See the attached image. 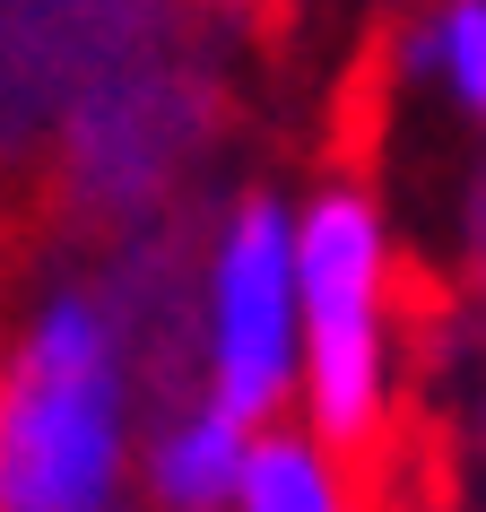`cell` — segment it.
Listing matches in <instances>:
<instances>
[{
  "label": "cell",
  "mask_w": 486,
  "mask_h": 512,
  "mask_svg": "<svg viewBox=\"0 0 486 512\" xmlns=\"http://www.w3.org/2000/svg\"><path fill=\"white\" fill-rule=\"evenodd\" d=\"M226 512H356L348 452H330L296 417H270V426H252V452H243Z\"/></svg>",
  "instance_id": "5"
},
{
  "label": "cell",
  "mask_w": 486,
  "mask_h": 512,
  "mask_svg": "<svg viewBox=\"0 0 486 512\" xmlns=\"http://www.w3.org/2000/svg\"><path fill=\"white\" fill-rule=\"evenodd\" d=\"M191 356H200V400L235 408L243 426H270L296 408V252H287L278 191H243L209 226Z\"/></svg>",
  "instance_id": "3"
},
{
  "label": "cell",
  "mask_w": 486,
  "mask_h": 512,
  "mask_svg": "<svg viewBox=\"0 0 486 512\" xmlns=\"http://www.w3.org/2000/svg\"><path fill=\"white\" fill-rule=\"evenodd\" d=\"M408 87L434 96L452 122H478L486 113V0H426L400 35Z\"/></svg>",
  "instance_id": "6"
},
{
  "label": "cell",
  "mask_w": 486,
  "mask_h": 512,
  "mask_svg": "<svg viewBox=\"0 0 486 512\" xmlns=\"http://www.w3.org/2000/svg\"><path fill=\"white\" fill-rule=\"evenodd\" d=\"M139 348L96 287H53L0 348V512H122Z\"/></svg>",
  "instance_id": "1"
},
{
  "label": "cell",
  "mask_w": 486,
  "mask_h": 512,
  "mask_svg": "<svg viewBox=\"0 0 486 512\" xmlns=\"http://www.w3.org/2000/svg\"><path fill=\"white\" fill-rule=\"evenodd\" d=\"M287 252H296V417L348 452L391 417L400 374V313H391V217L365 183H322L287 200Z\"/></svg>",
  "instance_id": "2"
},
{
  "label": "cell",
  "mask_w": 486,
  "mask_h": 512,
  "mask_svg": "<svg viewBox=\"0 0 486 512\" xmlns=\"http://www.w3.org/2000/svg\"><path fill=\"white\" fill-rule=\"evenodd\" d=\"M243 452H252V426L217 400H174L157 417H139V452H131V486L157 512H226L243 478Z\"/></svg>",
  "instance_id": "4"
}]
</instances>
